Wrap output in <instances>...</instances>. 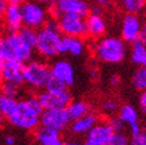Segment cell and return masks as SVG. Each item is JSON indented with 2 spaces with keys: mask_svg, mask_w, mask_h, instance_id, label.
Instances as JSON below:
<instances>
[{
  "mask_svg": "<svg viewBox=\"0 0 146 145\" xmlns=\"http://www.w3.org/2000/svg\"><path fill=\"white\" fill-rule=\"evenodd\" d=\"M118 4L125 13L139 14L146 9V0H118Z\"/></svg>",
  "mask_w": 146,
  "mask_h": 145,
  "instance_id": "23",
  "label": "cell"
},
{
  "mask_svg": "<svg viewBox=\"0 0 146 145\" xmlns=\"http://www.w3.org/2000/svg\"><path fill=\"white\" fill-rule=\"evenodd\" d=\"M51 12L56 18L62 14H77L87 17L90 13V6L87 0H58L52 5Z\"/></svg>",
  "mask_w": 146,
  "mask_h": 145,
  "instance_id": "10",
  "label": "cell"
},
{
  "mask_svg": "<svg viewBox=\"0 0 146 145\" xmlns=\"http://www.w3.org/2000/svg\"><path fill=\"white\" fill-rule=\"evenodd\" d=\"M44 108L37 96H26L18 100L14 111L6 120L20 131L32 132L40 126V118Z\"/></svg>",
  "mask_w": 146,
  "mask_h": 145,
  "instance_id": "1",
  "label": "cell"
},
{
  "mask_svg": "<svg viewBox=\"0 0 146 145\" xmlns=\"http://www.w3.org/2000/svg\"><path fill=\"white\" fill-rule=\"evenodd\" d=\"M129 145H146V130H141L138 133L131 134Z\"/></svg>",
  "mask_w": 146,
  "mask_h": 145,
  "instance_id": "29",
  "label": "cell"
},
{
  "mask_svg": "<svg viewBox=\"0 0 146 145\" xmlns=\"http://www.w3.org/2000/svg\"><path fill=\"white\" fill-rule=\"evenodd\" d=\"M51 76L65 86H72L76 81V71L70 61L65 59L55 60L50 66Z\"/></svg>",
  "mask_w": 146,
  "mask_h": 145,
  "instance_id": "12",
  "label": "cell"
},
{
  "mask_svg": "<svg viewBox=\"0 0 146 145\" xmlns=\"http://www.w3.org/2000/svg\"><path fill=\"white\" fill-rule=\"evenodd\" d=\"M36 48L18 32H7L0 39V61L17 60L26 63L32 60Z\"/></svg>",
  "mask_w": 146,
  "mask_h": 145,
  "instance_id": "4",
  "label": "cell"
},
{
  "mask_svg": "<svg viewBox=\"0 0 146 145\" xmlns=\"http://www.w3.org/2000/svg\"><path fill=\"white\" fill-rule=\"evenodd\" d=\"M24 64L17 60L0 61V77L3 82H12L17 84L24 83Z\"/></svg>",
  "mask_w": 146,
  "mask_h": 145,
  "instance_id": "13",
  "label": "cell"
},
{
  "mask_svg": "<svg viewBox=\"0 0 146 145\" xmlns=\"http://www.w3.org/2000/svg\"><path fill=\"white\" fill-rule=\"evenodd\" d=\"M65 111L68 113V117L70 121H74L78 118H82L84 115L89 114L92 112V106L88 101L86 100H72L71 102L65 108Z\"/></svg>",
  "mask_w": 146,
  "mask_h": 145,
  "instance_id": "21",
  "label": "cell"
},
{
  "mask_svg": "<svg viewBox=\"0 0 146 145\" xmlns=\"http://www.w3.org/2000/svg\"><path fill=\"white\" fill-rule=\"evenodd\" d=\"M63 145H83V143L78 142L76 139H69V140H65Z\"/></svg>",
  "mask_w": 146,
  "mask_h": 145,
  "instance_id": "36",
  "label": "cell"
},
{
  "mask_svg": "<svg viewBox=\"0 0 146 145\" xmlns=\"http://www.w3.org/2000/svg\"><path fill=\"white\" fill-rule=\"evenodd\" d=\"M35 140L38 145H63L61 132L45 126H39L35 131Z\"/></svg>",
  "mask_w": 146,
  "mask_h": 145,
  "instance_id": "20",
  "label": "cell"
},
{
  "mask_svg": "<svg viewBox=\"0 0 146 145\" xmlns=\"http://www.w3.org/2000/svg\"><path fill=\"white\" fill-rule=\"evenodd\" d=\"M86 21H87V36L88 37L93 39H99L106 36L107 21L99 9L90 11V13L86 18Z\"/></svg>",
  "mask_w": 146,
  "mask_h": 145,
  "instance_id": "15",
  "label": "cell"
},
{
  "mask_svg": "<svg viewBox=\"0 0 146 145\" xmlns=\"http://www.w3.org/2000/svg\"><path fill=\"white\" fill-rule=\"evenodd\" d=\"M140 39L146 42V23H144L143 25V30H141V35H140Z\"/></svg>",
  "mask_w": 146,
  "mask_h": 145,
  "instance_id": "38",
  "label": "cell"
},
{
  "mask_svg": "<svg viewBox=\"0 0 146 145\" xmlns=\"http://www.w3.org/2000/svg\"><path fill=\"white\" fill-rule=\"evenodd\" d=\"M3 14V24L9 32H18L24 26L21 6L17 4H9Z\"/></svg>",
  "mask_w": 146,
  "mask_h": 145,
  "instance_id": "16",
  "label": "cell"
},
{
  "mask_svg": "<svg viewBox=\"0 0 146 145\" xmlns=\"http://www.w3.org/2000/svg\"><path fill=\"white\" fill-rule=\"evenodd\" d=\"M138 108L143 113V115L146 117V90L140 92L139 96H138Z\"/></svg>",
  "mask_w": 146,
  "mask_h": 145,
  "instance_id": "32",
  "label": "cell"
},
{
  "mask_svg": "<svg viewBox=\"0 0 146 145\" xmlns=\"http://www.w3.org/2000/svg\"><path fill=\"white\" fill-rule=\"evenodd\" d=\"M67 88H68V86L63 84L62 82H60L55 77L50 76V78L48 80V82L45 84V88L44 89H46L49 92H61V90H64V89H67Z\"/></svg>",
  "mask_w": 146,
  "mask_h": 145,
  "instance_id": "28",
  "label": "cell"
},
{
  "mask_svg": "<svg viewBox=\"0 0 146 145\" xmlns=\"http://www.w3.org/2000/svg\"><path fill=\"white\" fill-rule=\"evenodd\" d=\"M99 121L100 120H99L98 115L90 112L89 114L84 115L82 118H78L74 121H71L69 125V131L71 134H74L76 137L87 136L90 130L95 126Z\"/></svg>",
  "mask_w": 146,
  "mask_h": 145,
  "instance_id": "19",
  "label": "cell"
},
{
  "mask_svg": "<svg viewBox=\"0 0 146 145\" xmlns=\"http://www.w3.org/2000/svg\"><path fill=\"white\" fill-rule=\"evenodd\" d=\"M114 133L108 121H99L86 136L83 145H109Z\"/></svg>",
  "mask_w": 146,
  "mask_h": 145,
  "instance_id": "14",
  "label": "cell"
},
{
  "mask_svg": "<svg viewBox=\"0 0 146 145\" xmlns=\"http://www.w3.org/2000/svg\"><path fill=\"white\" fill-rule=\"evenodd\" d=\"M17 102H18L17 99L6 96L1 94V95H0V114L7 119L14 111V108L17 106Z\"/></svg>",
  "mask_w": 146,
  "mask_h": 145,
  "instance_id": "25",
  "label": "cell"
},
{
  "mask_svg": "<svg viewBox=\"0 0 146 145\" xmlns=\"http://www.w3.org/2000/svg\"><path fill=\"white\" fill-rule=\"evenodd\" d=\"M4 144L5 145H14L16 144V137L13 134H6L4 137Z\"/></svg>",
  "mask_w": 146,
  "mask_h": 145,
  "instance_id": "34",
  "label": "cell"
},
{
  "mask_svg": "<svg viewBox=\"0 0 146 145\" xmlns=\"http://www.w3.org/2000/svg\"><path fill=\"white\" fill-rule=\"evenodd\" d=\"M7 4H17V5H21L25 0H5Z\"/></svg>",
  "mask_w": 146,
  "mask_h": 145,
  "instance_id": "39",
  "label": "cell"
},
{
  "mask_svg": "<svg viewBox=\"0 0 146 145\" xmlns=\"http://www.w3.org/2000/svg\"><path fill=\"white\" fill-rule=\"evenodd\" d=\"M1 94L10 98L17 99L20 94V84L12 82H3L1 83Z\"/></svg>",
  "mask_w": 146,
  "mask_h": 145,
  "instance_id": "27",
  "label": "cell"
},
{
  "mask_svg": "<svg viewBox=\"0 0 146 145\" xmlns=\"http://www.w3.org/2000/svg\"><path fill=\"white\" fill-rule=\"evenodd\" d=\"M143 21L135 13H125L120 23V37L126 43H134L140 39Z\"/></svg>",
  "mask_w": 146,
  "mask_h": 145,
  "instance_id": "8",
  "label": "cell"
},
{
  "mask_svg": "<svg viewBox=\"0 0 146 145\" xmlns=\"http://www.w3.org/2000/svg\"><path fill=\"white\" fill-rule=\"evenodd\" d=\"M144 17H145V19H146V9L144 10Z\"/></svg>",
  "mask_w": 146,
  "mask_h": 145,
  "instance_id": "40",
  "label": "cell"
},
{
  "mask_svg": "<svg viewBox=\"0 0 146 145\" xmlns=\"http://www.w3.org/2000/svg\"><path fill=\"white\" fill-rule=\"evenodd\" d=\"M109 125L113 128L114 132H123V128L126 127V125L123 124V121L121 120V118L119 115H115V117H111V119L108 120Z\"/></svg>",
  "mask_w": 146,
  "mask_h": 145,
  "instance_id": "31",
  "label": "cell"
},
{
  "mask_svg": "<svg viewBox=\"0 0 146 145\" xmlns=\"http://www.w3.org/2000/svg\"><path fill=\"white\" fill-rule=\"evenodd\" d=\"M120 76L118 74H112L109 76V84L113 86V87H118L120 84Z\"/></svg>",
  "mask_w": 146,
  "mask_h": 145,
  "instance_id": "33",
  "label": "cell"
},
{
  "mask_svg": "<svg viewBox=\"0 0 146 145\" xmlns=\"http://www.w3.org/2000/svg\"><path fill=\"white\" fill-rule=\"evenodd\" d=\"M57 24L63 36L72 37H83L87 35L86 18L77 14H62L57 17Z\"/></svg>",
  "mask_w": 146,
  "mask_h": 145,
  "instance_id": "7",
  "label": "cell"
},
{
  "mask_svg": "<svg viewBox=\"0 0 146 145\" xmlns=\"http://www.w3.org/2000/svg\"><path fill=\"white\" fill-rule=\"evenodd\" d=\"M36 1H38V3H40V4H43V5H55L58 0H36Z\"/></svg>",
  "mask_w": 146,
  "mask_h": 145,
  "instance_id": "37",
  "label": "cell"
},
{
  "mask_svg": "<svg viewBox=\"0 0 146 145\" xmlns=\"http://www.w3.org/2000/svg\"><path fill=\"white\" fill-rule=\"evenodd\" d=\"M109 145H129V138L123 132H115Z\"/></svg>",
  "mask_w": 146,
  "mask_h": 145,
  "instance_id": "30",
  "label": "cell"
},
{
  "mask_svg": "<svg viewBox=\"0 0 146 145\" xmlns=\"http://www.w3.org/2000/svg\"><path fill=\"white\" fill-rule=\"evenodd\" d=\"M94 57L105 64H119L125 61L127 53V43L121 37L113 35L104 36L94 43L92 48Z\"/></svg>",
  "mask_w": 146,
  "mask_h": 145,
  "instance_id": "2",
  "label": "cell"
},
{
  "mask_svg": "<svg viewBox=\"0 0 146 145\" xmlns=\"http://www.w3.org/2000/svg\"><path fill=\"white\" fill-rule=\"evenodd\" d=\"M37 98L44 110H48V108H67L68 105L72 101V96L68 88L61 92H49L44 89L43 92L38 93Z\"/></svg>",
  "mask_w": 146,
  "mask_h": 145,
  "instance_id": "11",
  "label": "cell"
},
{
  "mask_svg": "<svg viewBox=\"0 0 146 145\" xmlns=\"http://www.w3.org/2000/svg\"><path fill=\"white\" fill-rule=\"evenodd\" d=\"M50 76V67L43 61L31 60L24 64V83L31 89L39 90L45 88Z\"/></svg>",
  "mask_w": 146,
  "mask_h": 145,
  "instance_id": "5",
  "label": "cell"
},
{
  "mask_svg": "<svg viewBox=\"0 0 146 145\" xmlns=\"http://www.w3.org/2000/svg\"><path fill=\"white\" fill-rule=\"evenodd\" d=\"M118 115L121 118V120L123 121L128 128L131 134L138 133L139 131H141V126H140V115H139V111L137 108L131 105V104H125L120 107Z\"/></svg>",
  "mask_w": 146,
  "mask_h": 145,
  "instance_id": "17",
  "label": "cell"
},
{
  "mask_svg": "<svg viewBox=\"0 0 146 145\" xmlns=\"http://www.w3.org/2000/svg\"><path fill=\"white\" fill-rule=\"evenodd\" d=\"M70 119L65 108H48L43 111L40 118V126L56 130L58 132H63L70 125Z\"/></svg>",
  "mask_w": 146,
  "mask_h": 145,
  "instance_id": "9",
  "label": "cell"
},
{
  "mask_svg": "<svg viewBox=\"0 0 146 145\" xmlns=\"http://www.w3.org/2000/svg\"><path fill=\"white\" fill-rule=\"evenodd\" d=\"M128 56L135 67H146V42L139 39L132 43Z\"/></svg>",
  "mask_w": 146,
  "mask_h": 145,
  "instance_id": "22",
  "label": "cell"
},
{
  "mask_svg": "<svg viewBox=\"0 0 146 145\" xmlns=\"http://www.w3.org/2000/svg\"><path fill=\"white\" fill-rule=\"evenodd\" d=\"M131 83L135 90H146V67H137L131 76Z\"/></svg>",
  "mask_w": 146,
  "mask_h": 145,
  "instance_id": "24",
  "label": "cell"
},
{
  "mask_svg": "<svg viewBox=\"0 0 146 145\" xmlns=\"http://www.w3.org/2000/svg\"><path fill=\"white\" fill-rule=\"evenodd\" d=\"M87 50L86 42L82 37H72L63 36L61 43V55H67L70 57H81Z\"/></svg>",
  "mask_w": 146,
  "mask_h": 145,
  "instance_id": "18",
  "label": "cell"
},
{
  "mask_svg": "<svg viewBox=\"0 0 146 145\" xmlns=\"http://www.w3.org/2000/svg\"><path fill=\"white\" fill-rule=\"evenodd\" d=\"M63 33L56 20H48V23L37 31L36 53L44 60L55 59L61 55V43Z\"/></svg>",
  "mask_w": 146,
  "mask_h": 145,
  "instance_id": "3",
  "label": "cell"
},
{
  "mask_svg": "<svg viewBox=\"0 0 146 145\" xmlns=\"http://www.w3.org/2000/svg\"><path fill=\"white\" fill-rule=\"evenodd\" d=\"M20 6L21 13H23L24 26L39 30L48 23L49 12L45 5L36 1V0H26Z\"/></svg>",
  "mask_w": 146,
  "mask_h": 145,
  "instance_id": "6",
  "label": "cell"
},
{
  "mask_svg": "<svg viewBox=\"0 0 146 145\" xmlns=\"http://www.w3.org/2000/svg\"><path fill=\"white\" fill-rule=\"evenodd\" d=\"M93 1L100 7H106L108 5H111L114 0H93Z\"/></svg>",
  "mask_w": 146,
  "mask_h": 145,
  "instance_id": "35",
  "label": "cell"
},
{
  "mask_svg": "<svg viewBox=\"0 0 146 145\" xmlns=\"http://www.w3.org/2000/svg\"><path fill=\"white\" fill-rule=\"evenodd\" d=\"M120 107H121V106L119 105V102H118V101H116L115 99H113V98H107V99H105V100L101 102V106H100L102 113L106 114V115H109V117H113L114 114L119 113Z\"/></svg>",
  "mask_w": 146,
  "mask_h": 145,
  "instance_id": "26",
  "label": "cell"
}]
</instances>
